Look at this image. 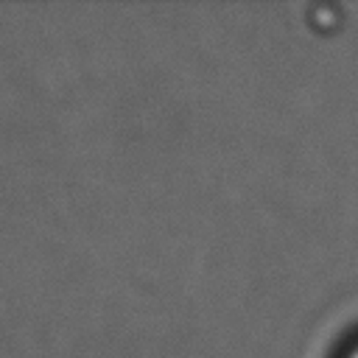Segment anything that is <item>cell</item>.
Listing matches in <instances>:
<instances>
[{
  "label": "cell",
  "mask_w": 358,
  "mask_h": 358,
  "mask_svg": "<svg viewBox=\"0 0 358 358\" xmlns=\"http://www.w3.org/2000/svg\"><path fill=\"white\" fill-rule=\"evenodd\" d=\"M352 358H358V350H355V352H352Z\"/></svg>",
  "instance_id": "cell-1"
}]
</instances>
